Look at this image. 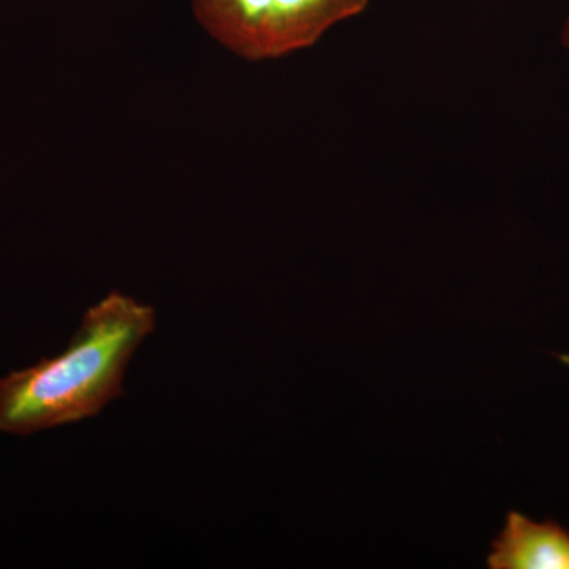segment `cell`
Returning <instances> with one entry per match:
<instances>
[{"instance_id": "obj_1", "label": "cell", "mask_w": 569, "mask_h": 569, "mask_svg": "<svg viewBox=\"0 0 569 569\" xmlns=\"http://www.w3.org/2000/svg\"><path fill=\"white\" fill-rule=\"evenodd\" d=\"M156 325L152 306L111 291L62 353L0 377V432L29 437L99 415L126 395L127 367Z\"/></svg>"}, {"instance_id": "obj_2", "label": "cell", "mask_w": 569, "mask_h": 569, "mask_svg": "<svg viewBox=\"0 0 569 569\" xmlns=\"http://www.w3.org/2000/svg\"><path fill=\"white\" fill-rule=\"evenodd\" d=\"M194 17L217 43L247 61L274 59L272 31L280 0H192Z\"/></svg>"}, {"instance_id": "obj_3", "label": "cell", "mask_w": 569, "mask_h": 569, "mask_svg": "<svg viewBox=\"0 0 569 569\" xmlns=\"http://www.w3.org/2000/svg\"><path fill=\"white\" fill-rule=\"evenodd\" d=\"M490 569H569V531L560 523L535 522L509 511L492 541Z\"/></svg>"}, {"instance_id": "obj_4", "label": "cell", "mask_w": 569, "mask_h": 569, "mask_svg": "<svg viewBox=\"0 0 569 569\" xmlns=\"http://www.w3.org/2000/svg\"><path fill=\"white\" fill-rule=\"evenodd\" d=\"M561 40H563V44L565 47H567V50L569 52V13L567 17V21H565L563 32H561Z\"/></svg>"}]
</instances>
